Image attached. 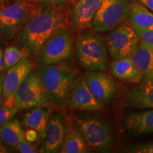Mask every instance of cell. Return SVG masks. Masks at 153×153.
I'll return each instance as SVG.
<instances>
[{
  "label": "cell",
  "instance_id": "cell-20",
  "mask_svg": "<svg viewBox=\"0 0 153 153\" xmlns=\"http://www.w3.org/2000/svg\"><path fill=\"white\" fill-rule=\"evenodd\" d=\"M0 139L11 148L14 149L25 139V131L20 121L14 118L0 126Z\"/></svg>",
  "mask_w": 153,
  "mask_h": 153
},
{
  "label": "cell",
  "instance_id": "cell-25",
  "mask_svg": "<svg viewBox=\"0 0 153 153\" xmlns=\"http://www.w3.org/2000/svg\"><path fill=\"white\" fill-rule=\"evenodd\" d=\"M140 37V41L153 49V26L148 28L135 30Z\"/></svg>",
  "mask_w": 153,
  "mask_h": 153
},
{
  "label": "cell",
  "instance_id": "cell-23",
  "mask_svg": "<svg viewBox=\"0 0 153 153\" xmlns=\"http://www.w3.org/2000/svg\"><path fill=\"white\" fill-rule=\"evenodd\" d=\"M28 57V53L24 50L19 48L18 46H14V45L8 46L4 51V70H7L17 64L22 59Z\"/></svg>",
  "mask_w": 153,
  "mask_h": 153
},
{
  "label": "cell",
  "instance_id": "cell-2",
  "mask_svg": "<svg viewBox=\"0 0 153 153\" xmlns=\"http://www.w3.org/2000/svg\"><path fill=\"white\" fill-rule=\"evenodd\" d=\"M39 72L49 104L57 108L65 106L76 72L61 63L41 67Z\"/></svg>",
  "mask_w": 153,
  "mask_h": 153
},
{
  "label": "cell",
  "instance_id": "cell-6",
  "mask_svg": "<svg viewBox=\"0 0 153 153\" xmlns=\"http://www.w3.org/2000/svg\"><path fill=\"white\" fill-rule=\"evenodd\" d=\"M40 72L32 70L15 94V106L19 110L50 106Z\"/></svg>",
  "mask_w": 153,
  "mask_h": 153
},
{
  "label": "cell",
  "instance_id": "cell-18",
  "mask_svg": "<svg viewBox=\"0 0 153 153\" xmlns=\"http://www.w3.org/2000/svg\"><path fill=\"white\" fill-rule=\"evenodd\" d=\"M124 126L135 134L153 133V109L128 114L124 120Z\"/></svg>",
  "mask_w": 153,
  "mask_h": 153
},
{
  "label": "cell",
  "instance_id": "cell-21",
  "mask_svg": "<svg viewBox=\"0 0 153 153\" xmlns=\"http://www.w3.org/2000/svg\"><path fill=\"white\" fill-rule=\"evenodd\" d=\"M111 71L114 76L131 82L141 81L140 76L134 68L131 57L114 60L111 63Z\"/></svg>",
  "mask_w": 153,
  "mask_h": 153
},
{
  "label": "cell",
  "instance_id": "cell-34",
  "mask_svg": "<svg viewBox=\"0 0 153 153\" xmlns=\"http://www.w3.org/2000/svg\"><path fill=\"white\" fill-rule=\"evenodd\" d=\"M15 0H0V9H2L4 7L11 4Z\"/></svg>",
  "mask_w": 153,
  "mask_h": 153
},
{
  "label": "cell",
  "instance_id": "cell-14",
  "mask_svg": "<svg viewBox=\"0 0 153 153\" xmlns=\"http://www.w3.org/2000/svg\"><path fill=\"white\" fill-rule=\"evenodd\" d=\"M33 70V63L28 57H25L6 70L4 82V100L15 97L19 87Z\"/></svg>",
  "mask_w": 153,
  "mask_h": 153
},
{
  "label": "cell",
  "instance_id": "cell-12",
  "mask_svg": "<svg viewBox=\"0 0 153 153\" xmlns=\"http://www.w3.org/2000/svg\"><path fill=\"white\" fill-rule=\"evenodd\" d=\"M104 0H77L70 12L72 29L82 30L90 27L95 14Z\"/></svg>",
  "mask_w": 153,
  "mask_h": 153
},
{
  "label": "cell",
  "instance_id": "cell-30",
  "mask_svg": "<svg viewBox=\"0 0 153 153\" xmlns=\"http://www.w3.org/2000/svg\"><path fill=\"white\" fill-rule=\"evenodd\" d=\"M6 71L0 72V107L3 105L4 102V82Z\"/></svg>",
  "mask_w": 153,
  "mask_h": 153
},
{
  "label": "cell",
  "instance_id": "cell-22",
  "mask_svg": "<svg viewBox=\"0 0 153 153\" xmlns=\"http://www.w3.org/2000/svg\"><path fill=\"white\" fill-rule=\"evenodd\" d=\"M89 147L80 134L70 127L60 152L61 153H85L89 152Z\"/></svg>",
  "mask_w": 153,
  "mask_h": 153
},
{
  "label": "cell",
  "instance_id": "cell-9",
  "mask_svg": "<svg viewBox=\"0 0 153 153\" xmlns=\"http://www.w3.org/2000/svg\"><path fill=\"white\" fill-rule=\"evenodd\" d=\"M140 37L129 24H120L107 36L106 44L114 60L131 57L138 46Z\"/></svg>",
  "mask_w": 153,
  "mask_h": 153
},
{
  "label": "cell",
  "instance_id": "cell-33",
  "mask_svg": "<svg viewBox=\"0 0 153 153\" xmlns=\"http://www.w3.org/2000/svg\"><path fill=\"white\" fill-rule=\"evenodd\" d=\"M4 52L0 49V72L4 71ZM6 71V70H5Z\"/></svg>",
  "mask_w": 153,
  "mask_h": 153
},
{
  "label": "cell",
  "instance_id": "cell-29",
  "mask_svg": "<svg viewBox=\"0 0 153 153\" xmlns=\"http://www.w3.org/2000/svg\"><path fill=\"white\" fill-rule=\"evenodd\" d=\"M39 137L37 131L33 129H27L25 131V138L29 141L30 143H34L38 140V138Z\"/></svg>",
  "mask_w": 153,
  "mask_h": 153
},
{
  "label": "cell",
  "instance_id": "cell-13",
  "mask_svg": "<svg viewBox=\"0 0 153 153\" xmlns=\"http://www.w3.org/2000/svg\"><path fill=\"white\" fill-rule=\"evenodd\" d=\"M84 76L91 91L102 104H106L114 98L116 87L110 76L101 71H88Z\"/></svg>",
  "mask_w": 153,
  "mask_h": 153
},
{
  "label": "cell",
  "instance_id": "cell-19",
  "mask_svg": "<svg viewBox=\"0 0 153 153\" xmlns=\"http://www.w3.org/2000/svg\"><path fill=\"white\" fill-rule=\"evenodd\" d=\"M128 19L130 24L135 30L153 26V12L139 1L131 4Z\"/></svg>",
  "mask_w": 153,
  "mask_h": 153
},
{
  "label": "cell",
  "instance_id": "cell-3",
  "mask_svg": "<svg viewBox=\"0 0 153 153\" xmlns=\"http://www.w3.org/2000/svg\"><path fill=\"white\" fill-rule=\"evenodd\" d=\"M72 127L85 139L91 150L107 152L112 148L111 130L102 118L87 114L75 115Z\"/></svg>",
  "mask_w": 153,
  "mask_h": 153
},
{
  "label": "cell",
  "instance_id": "cell-11",
  "mask_svg": "<svg viewBox=\"0 0 153 153\" xmlns=\"http://www.w3.org/2000/svg\"><path fill=\"white\" fill-rule=\"evenodd\" d=\"M103 104L91 92L85 76H76L66 99L65 106L81 111H96L103 108Z\"/></svg>",
  "mask_w": 153,
  "mask_h": 153
},
{
  "label": "cell",
  "instance_id": "cell-27",
  "mask_svg": "<svg viewBox=\"0 0 153 153\" xmlns=\"http://www.w3.org/2000/svg\"><path fill=\"white\" fill-rule=\"evenodd\" d=\"M15 152L20 153H36L40 152L32 143L28 141L26 138L21 141L14 148Z\"/></svg>",
  "mask_w": 153,
  "mask_h": 153
},
{
  "label": "cell",
  "instance_id": "cell-35",
  "mask_svg": "<svg viewBox=\"0 0 153 153\" xmlns=\"http://www.w3.org/2000/svg\"><path fill=\"white\" fill-rule=\"evenodd\" d=\"M27 1H33V0H27Z\"/></svg>",
  "mask_w": 153,
  "mask_h": 153
},
{
  "label": "cell",
  "instance_id": "cell-10",
  "mask_svg": "<svg viewBox=\"0 0 153 153\" xmlns=\"http://www.w3.org/2000/svg\"><path fill=\"white\" fill-rule=\"evenodd\" d=\"M70 128L68 117L64 113L60 111H52L48 123L46 134L40 148V152H60Z\"/></svg>",
  "mask_w": 153,
  "mask_h": 153
},
{
  "label": "cell",
  "instance_id": "cell-8",
  "mask_svg": "<svg viewBox=\"0 0 153 153\" xmlns=\"http://www.w3.org/2000/svg\"><path fill=\"white\" fill-rule=\"evenodd\" d=\"M130 0H104L93 19V29L105 32L113 30L128 18Z\"/></svg>",
  "mask_w": 153,
  "mask_h": 153
},
{
  "label": "cell",
  "instance_id": "cell-26",
  "mask_svg": "<svg viewBox=\"0 0 153 153\" xmlns=\"http://www.w3.org/2000/svg\"><path fill=\"white\" fill-rule=\"evenodd\" d=\"M33 3L38 7H55L60 9L65 7L70 0H33Z\"/></svg>",
  "mask_w": 153,
  "mask_h": 153
},
{
  "label": "cell",
  "instance_id": "cell-28",
  "mask_svg": "<svg viewBox=\"0 0 153 153\" xmlns=\"http://www.w3.org/2000/svg\"><path fill=\"white\" fill-rule=\"evenodd\" d=\"M126 152L135 153H153V142L133 146L131 148L127 149Z\"/></svg>",
  "mask_w": 153,
  "mask_h": 153
},
{
  "label": "cell",
  "instance_id": "cell-24",
  "mask_svg": "<svg viewBox=\"0 0 153 153\" xmlns=\"http://www.w3.org/2000/svg\"><path fill=\"white\" fill-rule=\"evenodd\" d=\"M18 108L16 106L9 107L2 105L0 107V126H3L12 119H14V116L19 111Z\"/></svg>",
  "mask_w": 153,
  "mask_h": 153
},
{
  "label": "cell",
  "instance_id": "cell-7",
  "mask_svg": "<svg viewBox=\"0 0 153 153\" xmlns=\"http://www.w3.org/2000/svg\"><path fill=\"white\" fill-rule=\"evenodd\" d=\"M33 11L27 0H15L0 9V34L8 38L17 36Z\"/></svg>",
  "mask_w": 153,
  "mask_h": 153
},
{
  "label": "cell",
  "instance_id": "cell-1",
  "mask_svg": "<svg viewBox=\"0 0 153 153\" xmlns=\"http://www.w3.org/2000/svg\"><path fill=\"white\" fill-rule=\"evenodd\" d=\"M65 17L60 9L39 7L17 35L16 44L19 48L32 57L38 54L50 38L65 27Z\"/></svg>",
  "mask_w": 153,
  "mask_h": 153
},
{
  "label": "cell",
  "instance_id": "cell-31",
  "mask_svg": "<svg viewBox=\"0 0 153 153\" xmlns=\"http://www.w3.org/2000/svg\"><path fill=\"white\" fill-rule=\"evenodd\" d=\"M137 1L153 12V0H137Z\"/></svg>",
  "mask_w": 153,
  "mask_h": 153
},
{
  "label": "cell",
  "instance_id": "cell-15",
  "mask_svg": "<svg viewBox=\"0 0 153 153\" xmlns=\"http://www.w3.org/2000/svg\"><path fill=\"white\" fill-rule=\"evenodd\" d=\"M22 115V125L26 130L33 129L41 138L43 139L46 134L48 120L52 113L51 106H39L28 108Z\"/></svg>",
  "mask_w": 153,
  "mask_h": 153
},
{
  "label": "cell",
  "instance_id": "cell-5",
  "mask_svg": "<svg viewBox=\"0 0 153 153\" xmlns=\"http://www.w3.org/2000/svg\"><path fill=\"white\" fill-rule=\"evenodd\" d=\"M74 45L71 33L65 27L59 29L49 38L37 54V65L43 67L61 63L71 59Z\"/></svg>",
  "mask_w": 153,
  "mask_h": 153
},
{
  "label": "cell",
  "instance_id": "cell-17",
  "mask_svg": "<svg viewBox=\"0 0 153 153\" xmlns=\"http://www.w3.org/2000/svg\"><path fill=\"white\" fill-rule=\"evenodd\" d=\"M135 70L143 79H153V49L140 41L131 56Z\"/></svg>",
  "mask_w": 153,
  "mask_h": 153
},
{
  "label": "cell",
  "instance_id": "cell-4",
  "mask_svg": "<svg viewBox=\"0 0 153 153\" xmlns=\"http://www.w3.org/2000/svg\"><path fill=\"white\" fill-rule=\"evenodd\" d=\"M74 49L80 65L87 71H103L108 67V49L102 38L97 34L80 35Z\"/></svg>",
  "mask_w": 153,
  "mask_h": 153
},
{
  "label": "cell",
  "instance_id": "cell-16",
  "mask_svg": "<svg viewBox=\"0 0 153 153\" xmlns=\"http://www.w3.org/2000/svg\"><path fill=\"white\" fill-rule=\"evenodd\" d=\"M127 100L134 108L140 109L153 108V79H143L131 89Z\"/></svg>",
  "mask_w": 153,
  "mask_h": 153
},
{
  "label": "cell",
  "instance_id": "cell-32",
  "mask_svg": "<svg viewBox=\"0 0 153 153\" xmlns=\"http://www.w3.org/2000/svg\"><path fill=\"white\" fill-rule=\"evenodd\" d=\"M10 147L8 146L6 143H4L0 139V153L2 152H10Z\"/></svg>",
  "mask_w": 153,
  "mask_h": 153
}]
</instances>
